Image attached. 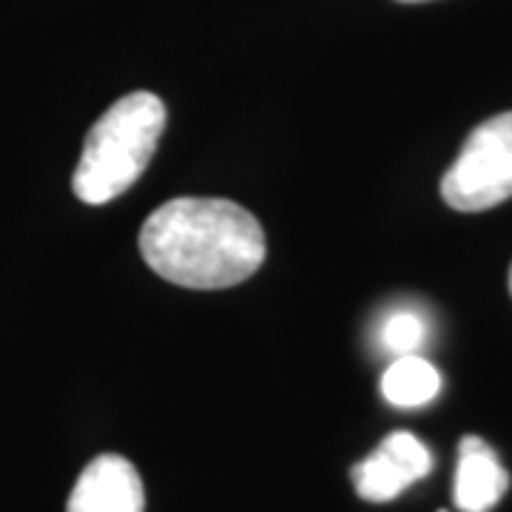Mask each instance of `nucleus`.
<instances>
[{
    "mask_svg": "<svg viewBox=\"0 0 512 512\" xmlns=\"http://www.w3.org/2000/svg\"><path fill=\"white\" fill-rule=\"evenodd\" d=\"M140 254L180 288L222 291L259 271L268 242L259 220L237 202L180 197L143 222Z\"/></svg>",
    "mask_w": 512,
    "mask_h": 512,
    "instance_id": "1",
    "label": "nucleus"
},
{
    "mask_svg": "<svg viewBox=\"0 0 512 512\" xmlns=\"http://www.w3.org/2000/svg\"><path fill=\"white\" fill-rule=\"evenodd\" d=\"M165 131V106L157 94L120 97L86 134L72 188L86 205H106L143 177Z\"/></svg>",
    "mask_w": 512,
    "mask_h": 512,
    "instance_id": "2",
    "label": "nucleus"
},
{
    "mask_svg": "<svg viewBox=\"0 0 512 512\" xmlns=\"http://www.w3.org/2000/svg\"><path fill=\"white\" fill-rule=\"evenodd\" d=\"M441 197L464 214L487 211L512 197V111L473 128L441 177Z\"/></svg>",
    "mask_w": 512,
    "mask_h": 512,
    "instance_id": "3",
    "label": "nucleus"
},
{
    "mask_svg": "<svg viewBox=\"0 0 512 512\" xmlns=\"http://www.w3.org/2000/svg\"><path fill=\"white\" fill-rule=\"evenodd\" d=\"M433 470V456L413 433H390L370 456L353 467V484L359 498L384 504L402 495Z\"/></svg>",
    "mask_w": 512,
    "mask_h": 512,
    "instance_id": "4",
    "label": "nucleus"
},
{
    "mask_svg": "<svg viewBox=\"0 0 512 512\" xmlns=\"http://www.w3.org/2000/svg\"><path fill=\"white\" fill-rule=\"evenodd\" d=\"M66 512H146L143 478L128 458L97 456L74 481Z\"/></svg>",
    "mask_w": 512,
    "mask_h": 512,
    "instance_id": "5",
    "label": "nucleus"
},
{
    "mask_svg": "<svg viewBox=\"0 0 512 512\" xmlns=\"http://www.w3.org/2000/svg\"><path fill=\"white\" fill-rule=\"evenodd\" d=\"M510 476L493 447L478 436H464L458 447L456 507L461 512H490L504 498Z\"/></svg>",
    "mask_w": 512,
    "mask_h": 512,
    "instance_id": "6",
    "label": "nucleus"
},
{
    "mask_svg": "<svg viewBox=\"0 0 512 512\" xmlns=\"http://www.w3.org/2000/svg\"><path fill=\"white\" fill-rule=\"evenodd\" d=\"M441 390V376L436 367L416 353L396 356V362L384 370L382 393L396 407H421L433 402Z\"/></svg>",
    "mask_w": 512,
    "mask_h": 512,
    "instance_id": "7",
    "label": "nucleus"
},
{
    "mask_svg": "<svg viewBox=\"0 0 512 512\" xmlns=\"http://www.w3.org/2000/svg\"><path fill=\"white\" fill-rule=\"evenodd\" d=\"M427 339V322L424 316L410 308L402 311H393L382 322L379 330V342L387 353L393 356H407V353H416Z\"/></svg>",
    "mask_w": 512,
    "mask_h": 512,
    "instance_id": "8",
    "label": "nucleus"
},
{
    "mask_svg": "<svg viewBox=\"0 0 512 512\" xmlns=\"http://www.w3.org/2000/svg\"><path fill=\"white\" fill-rule=\"evenodd\" d=\"M399 3H427V0H399Z\"/></svg>",
    "mask_w": 512,
    "mask_h": 512,
    "instance_id": "9",
    "label": "nucleus"
},
{
    "mask_svg": "<svg viewBox=\"0 0 512 512\" xmlns=\"http://www.w3.org/2000/svg\"><path fill=\"white\" fill-rule=\"evenodd\" d=\"M510 293H512V268H510Z\"/></svg>",
    "mask_w": 512,
    "mask_h": 512,
    "instance_id": "10",
    "label": "nucleus"
}]
</instances>
